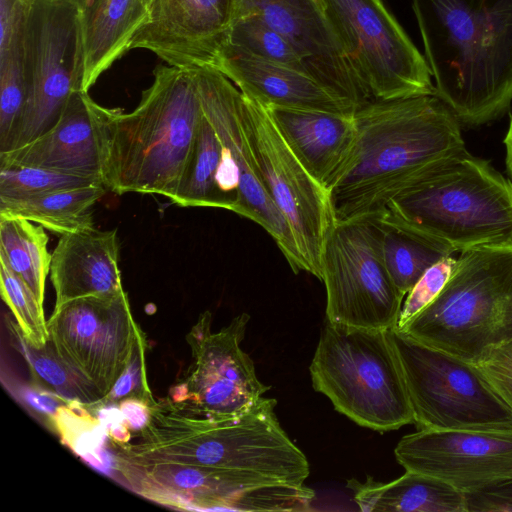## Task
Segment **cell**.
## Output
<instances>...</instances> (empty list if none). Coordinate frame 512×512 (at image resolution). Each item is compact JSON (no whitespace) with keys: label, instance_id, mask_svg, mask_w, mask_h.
I'll use <instances>...</instances> for the list:
<instances>
[{"label":"cell","instance_id":"6da1fadb","mask_svg":"<svg viewBox=\"0 0 512 512\" xmlns=\"http://www.w3.org/2000/svg\"><path fill=\"white\" fill-rule=\"evenodd\" d=\"M354 118V145L327 190L334 222L380 214L430 169L466 151L459 120L436 94L371 100Z\"/></svg>","mask_w":512,"mask_h":512},{"label":"cell","instance_id":"7a4b0ae2","mask_svg":"<svg viewBox=\"0 0 512 512\" xmlns=\"http://www.w3.org/2000/svg\"><path fill=\"white\" fill-rule=\"evenodd\" d=\"M436 95L460 123L512 102V0H411Z\"/></svg>","mask_w":512,"mask_h":512},{"label":"cell","instance_id":"3957f363","mask_svg":"<svg viewBox=\"0 0 512 512\" xmlns=\"http://www.w3.org/2000/svg\"><path fill=\"white\" fill-rule=\"evenodd\" d=\"M276 399L262 397L230 417H206L170 401L151 406L136 443L120 445L128 457L251 472L301 485L309 476L305 454L280 426Z\"/></svg>","mask_w":512,"mask_h":512},{"label":"cell","instance_id":"277c9868","mask_svg":"<svg viewBox=\"0 0 512 512\" xmlns=\"http://www.w3.org/2000/svg\"><path fill=\"white\" fill-rule=\"evenodd\" d=\"M376 217L452 252L512 245V181L467 150L439 163Z\"/></svg>","mask_w":512,"mask_h":512},{"label":"cell","instance_id":"5b68a950","mask_svg":"<svg viewBox=\"0 0 512 512\" xmlns=\"http://www.w3.org/2000/svg\"><path fill=\"white\" fill-rule=\"evenodd\" d=\"M203 109L191 69L157 66L154 81L130 113L111 121L104 185L174 196L194 144Z\"/></svg>","mask_w":512,"mask_h":512},{"label":"cell","instance_id":"8992f818","mask_svg":"<svg viewBox=\"0 0 512 512\" xmlns=\"http://www.w3.org/2000/svg\"><path fill=\"white\" fill-rule=\"evenodd\" d=\"M398 330L472 363L511 339L512 245L462 251L436 299Z\"/></svg>","mask_w":512,"mask_h":512},{"label":"cell","instance_id":"52a82bcc","mask_svg":"<svg viewBox=\"0 0 512 512\" xmlns=\"http://www.w3.org/2000/svg\"><path fill=\"white\" fill-rule=\"evenodd\" d=\"M390 329L326 321L309 367L313 388L338 412L380 432L414 422Z\"/></svg>","mask_w":512,"mask_h":512},{"label":"cell","instance_id":"ba28073f","mask_svg":"<svg viewBox=\"0 0 512 512\" xmlns=\"http://www.w3.org/2000/svg\"><path fill=\"white\" fill-rule=\"evenodd\" d=\"M390 332L419 429L512 430V408L474 363Z\"/></svg>","mask_w":512,"mask_h":512},{"label":"cell","instance_id":"9c48e42d","mask_svg":"<svg viewBox=\"0 0 512 512\" xmlns=\"http://www.w3.org/2000/svg\"><path fill=\"white\" fill-rule=\"evenodd\" d=\"M115 469L137 494L161 505L198 511L301 512L315 493L304 484L260 474L151 461L117 453Z\"/></svg>","mask_w":512,"mask_h":512},{"label":"cell","instance_id":"30bf717a","mask_svg":"<svg viewBox=\"0 0 512 512\" xmlns=\"http://www.w3.org/2000/svg\"><path fill=\"white\" fill-rule=\"evenodd\" d=\"M22 65L26 103L7 151L49 131L58 122L70 95L82 90L83 50L77 3L29 1Z\"/></svg>","mask_w":512,"mask_h":512},{"label":"cell","instance_id":"8fae6325","mask_svg":"<svg viewBox=\"0 0 512 512\" xmlns=\"http://www.w3.org/2000/svg\"><path fill=\"white\" fill-rule=\"evenodd\" d=\"M382 236L376 216L331 226L320 259L327 322L366 329L397 325L405 296L385 265Z\"/></svg>","mask_w":512,"mask_h":512},{"label":"cell","instance_id":"7c38bea8","mask_svg":"<svg viewBox=\"0 0 512 512\" xmlns=\"http://www.w3.org/2000/svg\"><path fill=\"white\" fill-rule=\"evenodd\" d=\"M322 5L371 100L436 94L425 57L382 0H322Z\"/></svg>","mask_w":512,"mask_h":512},{"label":"cell","instance_id":"4fadbf2b","mask_svg":"<svg viewBox=\"0 0 512 512\" xmlns=\"http://www.w3.org/2000/svg\"><path fill=\"white\" fill-rule=\"evenodd\" d=\"M241 118L265 187L291 229L304 271L321 280L322 249L334 223L328 192L289 148L266 106L243 92Z\"/></svg>","mask_w":512,"mask_h":512},{"label":"cell","instance_id":"5bb4252c","mask_svg":"<svg viewBox=\"0 0 512 512\" xmlns=\"http://www.w3.org/2000/svg\"><path fill=\"white\" fill-rule=\"evenodd\" d=\"M47 326L55 353L97 391L102 402L144 335L125 291L111 297L69 301L53 309Z\"/></svg>","mask_w":512,"mask_h":512},{"label":"cell","instance_id":"9a60e30c","mask_svg":"<svg viewBox=\"0 0 512 512\" xmlns=\"http://www.w3.org/2000/svg\"><path fill=\"white\" fill-rule=\"evenodd\" d=\"M249 320L241 313L213 332L212 315L203 312L186 336L192 362L168 399L194 413L223 418L246 411L264 397L270 386L257 378L252 359L240 348Z\"/></svg>","mask_w":512,"mask_h":512},{"label":"cell","instance_id":"2e32d148","mask_svg":"<svg viewBox=\"0 0 512 512\" xmlns=\"http://www.w3.org/2000/svg\"><path fill=\"white\" fill-rule=\"evenodd\" d=\"M205 117L239 172L233 212L259 224L274 239L295 273L304 271L291 229L270 197L241 118V91L211 67L191 69Z\"/></svg>","mask_w":512,"mask_h":512},{"label":"cell","instance_id":"e0dca14e","mask_svg":"<svg viewBox=\"0 0 512 512\" xmlns=\"http://www.w3.org/2000/svg\"><path fill=\"white\" fill-rule=\"evenodd\" d=\"M398 463L465 493L512 478V430L419 429L394 449Z\"/></svg>","mask_w":512,"mask_h":512},{"label":"cell","instance_id":"ac0fdd59","mask_svg":"<svg viewBox=\"0 0 512 512\" xmlns=\"http://www.w3.org/2000/svg\"><path fill=\"white\" fill-rule=\"evenodd\" d=\"M233 20L254 16L285 37L309 73L357 109L371 101L339 38L314 0H232Z\"/></svg>","mask_w":512,"mask_h":512},{"label":"cell","instance_id":"d6986e66","mask_svg":"<svg viewBox=\"0 0 512 512\" xmlns=\"http://www.w3.org/2000/svg\"><path fill=\"white\" fill-rule=\"evenodd\" d=\"M232 20V0H152L130 49L182 69L211 67Z\"/></svg>","mask_w":512,"mask_h":512},{"label":"cell","instance_id":"ffe728a7","mask_svg":"<svg viewBox=\"0 0 512 512\" xmlns=\"http://www.w3.org/2000/svg\"><path fill=\"white\" fill-rule=\"evenodd\" d=\"M117 110L97 104L88 92L75 90L58 122L34 141L0 153V166L40 167L104 182L111 121Z\"/></svg>","mask_w":512,"mask_h":512},{"label":"cell","instance_id":"44dd1931","mask_svg":"<svg viewBox=\"0 0 512 512\" xmlns=\"http://www.w3.org/2000/svg\"><path fill=\"white\" fill-rule=\"evenodd\" d=\"M211 68L266 106L354 114L357 108L311 75L224 42Z\"/></svg>","mask_w":512,"mask_h":512},{"label":"cell","instance_id":"7402d4cb","mask_svg":"<svg viewBox=\"0 0 512 512\" xmlns=\"http://www.w3.org/2000/svg\"><path fill=\"white\" fill-rule=\"evenodd\" d=\"M117 230L95 227L61 235L51 255L50 280L54 309L84 297L122 293Z\"/></svg>","mask_w":512,"mask_h":512},{"label":"cell","instance_id":"603a6c76","mask_svg":"<svg viewBox=\"0 0 512 512\" xmlns=\"http://www.w3.org/2000/svg\"><path fill=\"white\" fill-rule=\"evenodd\" d=\"M266 108L298 160L328 190L354 145V114L280 106Z\"/></svg>","mask_w":512,"mask_h":512},{"label":"cell","instance_id":"cb8c5ba5","mask_svg":"<svg viewBox=\"0 0 512 512\" xmlns=\"http://www.w3.org/2000/svg\"><path fill=\"white\" fill-rule=\"evenodd\" d=\"M83 50L82 91L88 92L100 75L130 50L145 20L142 0H79L76 2Z\"/></svg>","mask_w":512,"mask_h":512},{"label":"cell","instance_id":"d4e9b609","mask_svg":"<svg viewBox=\"0 0 512 512\" xmlns=\"http://www.w3.org/2000/svg\"><path fill=\"white\" fill-rule=\"evenodd\" d=\"M388 482L368 477L348 485L361 511L379 512H465L464 493L436 477L408 471Z\"/></svg>","mask_w":512,"mask_h":512},{"label":"cell","instance_id":"484cf974","mask_svg":"<svg viewBox=\"0 0 512 512\" xmlns=\"http://www.w3.org/2000/svg\"><path fill=\"white\" fill-rule=\"evenodd\" d=\"M103 185L60 190L17 200H0V215L20 217L60 235L94 227L93 207L104 196Z\"/></svg>","mask_w":512,"mask_h":512},{"label":"cell","instance_id":"4316f807","mask_svg":"<svg viewBox=\"0 0 512 512\" xmlns=\"http://www.w3.org/2000/svg\"><path fill=\"white\" fill-rule=\"evenodd\" d=\"M44 229L24 218L0 215V262L23 279L42 304L52 255Z\"/></svg>","mask_w":512,"mask_h":512},{"label":"cell","instance_id":"83f0119b","mask_svg":"<svg viewBox=\"0 0 512 512\" xmlns=\"http://www.w3.org/2000/svg\"><path fill=\"white\" fill-rule=\"evenodd\" d=\"M222 145L203 113L196 138L171 202L180 207L224 208L217 176Z\"/></svg>","mask_w":512,"mask_h":512},{"label":"cell","instance_id":"f1b7e54d","mask_svg":"<svg viewBox=\"0 0 512 512\" xmlns=\"http://www.w3.org/2000/svg\"><path fill=\"white\" fill-rule=\"evenodd\" d=\"M380 222L385 265L404 296L429 267L453 253L439 243Z\"/></svg>","mask_w":512,"mask_h":512},{"label":"cell","instance_id":"f546056e","mask_svg":"<svg viewBox=\"0 0 512 512\" xmlns=\"http://www.w3.org/2000/svg\"><path fill=\"white\" fill-rule=\"evenodd\" d=\"M13 328L30 370L40 384L46 385L50 392L67 403L88 406L102 403L97 391L58 357L49 342L40 349L34 348Z\"/></svg>","mask_w":512,"mask_h":512},{"label":"cell","instance_id":"4dcf8cb0","mask_svg":"<svg viewBox=\"0 0 512 512\" xmlns=\"http://www.w3.org/2000/svg\"><path fill=\"white\" fill-rule=\"evenodd\" d=\"M99 177L63 173L46 168L0 166V200L26 199L60 190L100 186Z\"/></svg>","mask_w":512,"mask_h":512},{"label":"cell","instance_id":"1f68e13d","mask_svg":"<svg viewBox=\"0 0 512 512\" xmlns=\"http://www.w3.org/2000/svg\"><path fill=\"white\" fill-rule=\"evenodd\" d=\"M1 296L16 320L14 326L32 347L40 349L49 342L43 304L30 286L0 262Z\"/></svg>","mask_w":512,"mask_h":512},{"label":"cell","instance_id":"d6a6232c","mask_svg":"<svg viewBox=\"0 0 512 512\" xmlns=\"http://www.w3.org/2000/svg\"><path fill=\"white\" fill-rule=\"evenodd\" d=\"M224 42L311 75L295 47L280 33L254 16L235 19Z\"/></svg>","mask_w":512,"mask_h":512},{"label":"cell","instance_id":"836d02e7","mask_svg":"<svg viewBox=\"0 0 512 512\" xmlns=\"http://www.w3.org/2000/svg\"><path fill=\"white\" fill-rule=\"evenodd\" d=\"M22 46L0 55V153L8 150L26 103Z\"/></svg>","mask_w":512,"mask_h":512},{"label":"cell","instance_id":"e575fe53","mask_svg":"<svg viewBox=\"0 0 512 512\" xmlns=\"http://www.w3.org/2000/svg\"><path fill=\"white\" fill-rule=\"evenodd\" d=\"M73 405L60 406L52 419L59 434L65 444L71 447L82 457L101 465L99 450L101 448L103 437L101 432V422L86 412L78 414L73 410Z\"/></svg>","mask_w":512,"mask_h":512},{"label":"cell","instance_id":"d590c367","mask_svg":"<svg viewBox=\"0 0 512 512\" xmlns=\"http://www.w3.org/2000/svg\"><path fill=\"white\" fill-rule=\"evenodd\" d=\"M455 262L456 259L448 256L433 264L425 271L412 289L406 294L396 325L398 329H401L436 299L446 285Z\"/></svg>","mask_w":512,"mask_h":512},{"label":"cell","instance_id":"8d00e7d4","mask_svg":"<svg viewBox=\"0 0 512 512\" xmlns=\"http://www.w3.org/2000/svg\"><path fill=\"white\" fill-rule=\"evenodd\" d=\"M145 348L146 342L145 336L143 335L134 350L127 368L118 378L102 403H120L125 399H139L148 403L150 406L156 403L147 383Z\"/></svg>","mask_w":512,"mask_h":512},{"label":"cell","instance_id":"74e56055","mask_svg":"<svg viewBox=\"0 0 512 512\" xmlns=\"http://www.w3.org/2000/svg\"><path fill=\"white\" fill-rule=\"evenodd\" d=\"M474 364L512 408V338L487 349Z\"/></svg>","mask_w":512,"mask_h":512},{"label":"cell","instance_id":"f35d334b","mask_svg":"<svg viewBox=\"0 0 512 512\" xmlns=\"http://www.w3.org/2000/svg\"><path fill=\"white\" fill-rule=\"evenodd\" d=\"M30 0H0V55L23 45Z\"/></svg>","mask_w":512,"mask_h":512},{"label":"cell","instance_id":"ab89813d","mask_svg":"<svg viewBox=\"0 0 512 512\" xmlns=\"http://www.w3.org/2000/svg\"><path fill=\"white\" fill-rule=\"evenodd\" d=\"M465 512H512V478L465 492Z\"/></svg>","mask_w":512,"mask_h":512},{"label":"cell","instance_id":"60d3db41","mask_svg":"<svg viewBox=\"0 0 512 512\" xmlns=\"http://www.w3.org/2000/svg\"><path fill=\"white\" fill-rule=\"evenodd\" d=\"M119 410L130 431L139 432L150 418L151 406L139 399H125L119 403Z\"/></svg>","mask_w":512,"mask_h":512},{"label":"cell","instance_id":"b9f144b4","mask_svg":"<svg viewBox=\"0 0 512 512\" xmlns=\"http://www.w3.org/2000/svg\"><path fill=\"white\" fill-rule=\"evenodd\" d=\"M504 145L506 148V169L508 172V175L512 179V115L509 122V127L506 133V136L504 138Z\"/></svg>","mask_w":512,"mask_h":512},{"label":"cell","instance_id":"7bdbcfd3","mask_svg":"<svg viewBox=\"0 0 512 512\" xmlns=\"http://www.w3.org/2000/svg\"><path fill=\"white\" fill-rule=\"evenodd\" d=\"M314 1H315L316 3H318V4L322 7V9H323L322 0H314Z\"/></svg>","mask_w":512,"mask_h":512},{"label":"cell","instance_id":"ee69618b","mask_svg":"<svg viewBox=\"0 0 512 512\" xmlns=\"http://www.w3.org/2000/svg\"><path fill=\"white\" fill-rule=\"evenodd\" d=\"M146 5H148L152 0H142Z\"/></svg>","mask_w":512,"mask_h":512},{"label":"cell","instance_id":"f6af8a7d","mask_svg":"<svg viewBox=\"0 0 512 512\" xmlns=\"http://www.w3.org/2000/svg\"><path fill=\"white\" fill-rule=\"evenodd\" d=\"M68 1H72V2H75V3H76V2H77V1H79V0H68Z\"/></svg>","mask_w":512,"mask_h":512}]
</instances>
